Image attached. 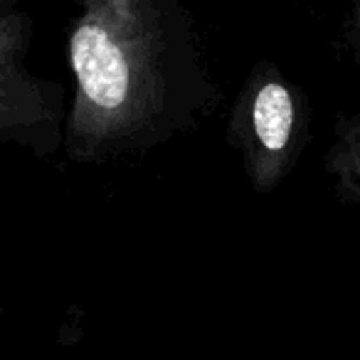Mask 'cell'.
I'll use <instances>...</instances> for the list:
<instances>
[{
  "mask_svg": "<svg viewBox=\"0 0 360 360\" xmlns=\"http://www.w3.org/2000/svg\"><path fill=\"white\" fill-rule=\"evenodd\" d=\"M72 65L86 99L99 109H119L129 91L124 52L99 25H82L72 40Z\"/></svg>",
  "mask_w": 360,
  "mask_h": 360,
  "instance_id": "1",
  "label": "cell"
},
{
  "mask_svg": "<svg viewBox=\"0 0 360 360\" xmlns=\"http://www.w3.org/2000/svg\"><path fill=\"white\" fill-rule=\"evenodd\" d=\"M291 124H294V104L289 91L276 82L262 86L255 99V129L262 143L271 150L284 148L291 134Z\"/></svg>",
  "mask_w": 360,
  "mask_h": 360,
  "instance_id": "2",
  "label": "cell"
}]
</instances>
